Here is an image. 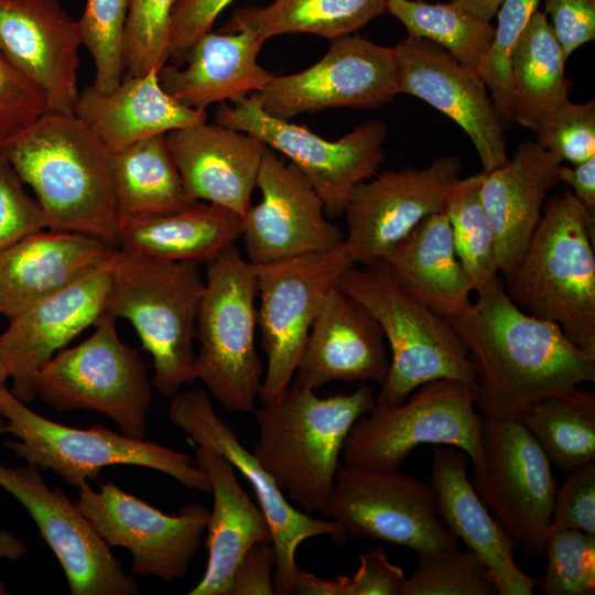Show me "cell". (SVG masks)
I'll use <instances>...</instances> for the list:
<instances>
[{
  "label": "cell",
  "mask_w": 595,
  "mask_h": 595,
  "mask_svg": "<svg viewBox=\"0 0 595 595\" xmlns=\"http://www.w3.org/2000/svg\"><path fill=\"white\" fill-rule=\"evenodd\" d=\"M476 293L475 303L446 320L474 366L484 420L520 419L536 402L595 381V358L558 323L518 307L501 278Z\"/></svg>",
  "instance_id": "6da1fadb"
},
{
  "label": "cell",
  "mask_w": 595,
  "mask_h": 595,
  "mask_svg": "<svg viewBox=\"0 0 595 595\" xmlns=\"http://www.w3.org/2000/svg\"><path fill=\"white\" fill-rule=\"evenodd\" d=\"M1 147L21 181L32 187L47 228L118 247L111 153L84 121L74 113L47 111Z\"/></svg>",
  "instance_id": "7a4b0ae2"
},
{
  "label": "cell",
  "mask_w": 595,
  "mask_h": 595,
  "mask_svg": "<svg viewBox=\"0 0 595 595\" xmlns=\"http://www.w3.org/2000/svg\"><path fill=\"white\" fill-rule=\"evenodd\" d=\"M375 405L374 390L366 383L350 393L327 397L289 387L274 400L252 409L259 425L252 453L305 513L323 512L348 431Z\"/></svg>",
  "instance_id": "3957f363"
},
{
  "label": "cell",
  "mask_w": 595,
  "mask_h": 595,
  "mask_svg": "<svg viewBox=\"0 0 595 595\" xmlns=\"http://www.w3.org/2000/svg\"><path fill=\"white\" fill-rule=\"evenodd\" d=\"M595 213L565 190L543 206L541 219L502 284L522 311L560 325L595 358Z\"/></svg>",
  "instance_id": "277c9868"
},
{
  "label": "cell",
  "mask_w": 595,
  "mask_h": 595,
  "mask_svg": "<svg viewBox=\"0 0 595 595\" xmlns=\"http://www.w3.org/2000/svg\"><path fill=\"white\" fill-rule=\"evenodd\" d=\"M198 263L118 249L106 312L128 320L152 357L156 391L173 398L196 379V317L204 291Z\"/></svg>",
  "instance_id": "5b68a950"
},
{
  "label": "cell",
  "mask_w": 595,
  "mask_h": 595,
  "mask_svg": "<svg viewBox=\"0 0 595 595\" xmlns=\"http://www.w3.org/2000/svg\"><path fill=\"white\" fill-rule=\"evenodd\" d=\"M336 286L374 315L388 344L390 364L376 404L398 405L439 379L477 385L467 349L452 325L404 292L382 261L347 269Z\"/></svg>",
  "instance_id": "8992f818"
},
{
  "label": "cell",
  "mask_w": 595,
  "mask_h": 595,
  "mask_svg": "<svg viewBox=\"0 0 595 595\" xmlns=\"http://www.w3.org/2000/svg\"><path fill=\"white\" fill-rule=\"evenodd\" d=\"M0 416L13 440L6 447L41 470H53L63 482L79 488L113 465H132L164 473L190 489L210 493L207 475L190 455L145 439H134L96 423L76 429L31 410L3 385Z\"/></svg>",
  "instance_id": "52a82bcc"
},
{
  "label": "cell",
  "mask_w": 595,
  "mask_h": 595,
  "mask_svg": "<svg viewBox=\"0 0 595 595\" xmlns=\"http://www.w3.org/2000/svg\"><path fill=\"white\" fill-rule=\"evenodd\" d=\"M257 277L236 244L206 263L196 335V376L227 410L255 408L262 364L255 346Z\"/></svg>",
  "instance_id": "ba28073f"
},
{
  "label": "cell",
  "mask_w": 595,
  "mask_h": 595,
  "mask_svg": "<svg viewBox=\"0 0 595 595\" xmlns=\"http://www.w3.org/2000/svg\"><path fill=\"white\" fill-rule=\"evenodd\" d=\"M478 387L455 379H439L415 389L398 405H378L359 416L345 439V465L399 470L421 444L454 446L483 466L485 420L476 411Z\"/></svg>",
  "instance_id": "9c48e42d"
},
{
  "label": "cell",
  "mask_w": 595,
  "mask_h": 595,
  "mask_svg": "<svg viewBox=\"0 0 595 595\" xmlns=\"http://www.w3.org/2000/svg\"><path fill=\"white\" fill-rule=\"evenodd\" d=\"M116 321L105 312L88 338L48 359L36 374L35 394L58 411L100 412L121 433L145 439L152 383L139 351L119 338Z\"/></svg>",
  "instance_id": "30bf717a"
},
{
  "label": "cell",
  "mask_w": 595,
  "mask_h": 595,
  "mask_svg": "<svg viewBox=\"0 0 595 595\" xmlns=\"http://www.w3.org/2000/svg\"><path fill=\"white\" fill-rule=\"evenodd\" d=\"M217 125L247 132L285 155L310 181L321 197L326 216L344 214L354 188L370 178L386 159L388 130L382 120L370 119L336 141L326 140L289 120L268 115L257 93L228 105L221 102Z\"/></svg>",
  "instance_id": "8fae6325"
},
{
  "label": "cell",
  "mask_w": 595,
  "mask_h": 595,
  "mask_svg": "<svg viewBox=\"0 0 595 595\" xmlns=\"http://www.w3.org/2000/svg\"><path fill=\"white\" fill-rule=\"evenodd\" d=\"M322 513L338 526L343 544L348 538L379 540L419 556L457 547V538L440 517L431 485L399 470L339 464Z\"/></svg>",
  "instance_id": "7c38bea8"
},
{
  "label": "cell",
  "mask_w": 595,
  "mask_h": 595,
  "mask_svg": "<svg viewBox=\"0 0 595 595\" xmlns=\"http://www.w3.org/2000/svg\"><path fill=\"white\" fill-rule=\"evenodd\" d=\"M483 453L475 490L513 547L543 556L558 487L548 456L519 418L485 420Z\"/></svg>",
  "instance_id": "4fadbf2b"
},
{
  "label": "cell",
  "mask_w": 595,
  "mask_h": 595,
  "mask_svg": "<svg viewBox=\"0 0 595 595\" xmlns=\"http://www.w3.org/2000/svg\"><path fill=\"white\" fill-rule=\"evenodd\" d=\"M354 267L343 244L262 264H253L260 305L257 309L267 369L259 398L270 402L292 381L326 292Z\"/></svg>",
  "instance_id": "5bb4252c"
},
{
  "label": "cell",
  "mask_w": 595,
  "mask_h": 595,
  "mask_svg": "<svg viewBox=\"0 0 595 595\" xmlns=\"http://www.w3.org/2000/svg\"><path fill=\"white\" fill-rule=\"evenodd\" d=\"M75 501L100 538L110 547L127 549L133 574L174 582L186 575L197 554L209 510L196 502L166 515L134 497L113 482L94 490L88 483L78 488Z\"/></svg>",
  "instance_id": "9a60e30c"
},
{
  "label": "cell",
  "mask_w": 595,
  "mask_h": 595,
  "mask_svg": "<svg viewBox=\"0 0 595 595\" xmlns=\"http://www.w3.org/2000/svg\"><path fill=\"white\" fill-rule=\"evenodd\" d=\"M6 423L0 416V435ZM0 487L26 510L58 560L72 595H137L140 587L110 547L60 488L51 489L34 464H0Z\"/></svg>",
  "instance_id": "2e32d148"
},
{
  "label": "cell",
  "mask_w": 595,
  "mask_h": 595,
  "mask_svg": "<svg viewBox=\"0 0 595 595\" xmlns=\"http://www.w3.org/2000/svg\"><path fill=\"white\" fill-rule=\"evenodd\" d=\"M167 416L191 442L223 455L252 486L259 507L270 524L277 552L274 594H293L299 571L295 553L304 540L328 534L335 544L343 545L339 528L334 521L312 518L291 506L253 453L217 415L206 390L195 388L176 393L170 403Z\"/></svg>",
  "instance_id": "e0dca14e"
},
{
  "label": "cell",
  "mask_w": 595,
  "mask_h": 595,
  "mask_svg": "<svg viewBox=\"0 0 595 595\" xmlns=\"http://www.w3.org/2000/svg\"><path fill=\"white\" fill-rule=\"evenodd\" d=\"M461 171L458 156L448 154L423 169L388 170L360 182L343 214L347 225L343 247L351 264L381 260L423 218L443 212Z\"/></svg>",
  "instance_id": "ac0fdd59"
},
{
  "label": "cell",
  "mask_w": 595,
  "mask_h": 595,
  "mask_svg": "<svg viewBox=\"0 0 595 595\" xmlns=\"http://www.w3.org/2000/svg\"><path fill=\"white\" fill-rule=\"evenodd\" d=\"M331 42L316 64L295 74L274 75L257 93L263 111L289 120L326 108H376L398 95L392 47L351 35Z\"/></svg>",
  "instance_id": "d6986e66"
},
{
  "label": "cell",
  "mask_w": 595,
  "mask_h": 595,
  "mask_svg": "<svg viewBox=\"0 0 595 595\" xmlns=\"http://www.w3.org/2000/svg\"><path fill=\"white\" fill-rule=\"evenodd\" d=\"M256 186L261 199L241 217L240 235L251 264L331 250L343 244L342 229L327 219L307 177L269 147L263 151Z\"/></svg>",
  "instance_id": "ffe728a7"
},
{
  "label": "cell",
  "mask_w": 595,
  "mask_h": 595,
  "mask_svg": "<svg viewBox=\"0 0 595 595\" xmlns=\"http://www.w3.org/2000/svg\"><path fill=\"white\" fill-rule=\"evenodd\" d=\"M398 94L422 99L472 140L488 173L508 160L502 120L478 73L440 45L407 35L392 47Z\"/></svg>",
  "instance_id": "44dd1931"
},
{
  "label": "cell",
  "mask_w": 595,
  "mask_h": 595,
  "mask_svg": "<svg viewBox=\"0 0 595 595\" xmlns=\"http://www.w3.org/2000/svg\"><path fill=\"white\" fill-rule=\"evenodd\" d=\"M78 20L58 0H0V51L44 94L48 112L74 113Z\"/></svg>",
  "instance_id": "7402d4cb"
},
{
  "label": "cell",
  "mask_w": 595,
  "mask_h": 595,
  "mask_svg": "<svg viewBox=\"0 0 595 595\" xmlns=\"http://www.w3.org/2000/svg\"><path fill=\"white\" fill-rule=\"evenodd\" d=\"M110 263L9 318L1 347L9 389L22 402L36 398L40 368L106 312Z\"/></svg>",
  "instance_id": "603a6c76"
},
{
  "label": "cell",
  "mask_w": 595,
  "mask_h": 595,
  "mask_svg": "<svg viewBox=\"0 0 595 595\" xmlns=\"http://www.w3.org/2000/svg\"><path fill=\"white\" fill-rule=\"evenodd\" d=\"M390 364L374 315L336 285L324 295L291 388L317 391L333 381H385Z\"/></svg>",
  "instance_id": "cb8c5ba5"
},
{
  "label": "cell",
  "mask_w": 595,
  "mask_h": 595,
  "mask_svg": "<svg viewBox=\"0 0 595 595\" xmlns=\"http://www.w3.org/2000/svg\"><path fill=\"white\" fill-rule=\"evenodd\" d=\"M118 247L84 234L35 230L0 250V314L13 317L107 266Z\"/></svg>",
  "instance_id": "d4e9b609"
},
{
  "label": "cell",
  "mask_w": 595,
  "mask_h": 595,
  "mask_svg": "<svg viewBox=\"0 0 595 595\" xmlns=\"http://www.w3.org/2000/svg\"><path fill=\"white\" fill-rule=\"evenodd\" d=\"M165 137L190 199L207 201L242 217L251 206L267 145L247 132L206 121Z\"/></svg>",
  "instance_id": "484cf974"
},
{
  "label": "cell",
  "mask_w": 595,
  "mask_h": 595,
  "mask_svg": "<svg viewBox=\"0 0 595 595\" xmlns=\"http://www.w3.org/2000/svg\"><path fill=\"white\" fill-rule=\"evenodd\" d=\"M469 462L468 455L454 446L442 445L433 452L430 485L440 517L485 564L498 595H531L538 580L517 564L513 544L467 477Z\"/></svg>",
  "instance_id": "4316f807"
},
{
  "label": "cell",
  "mask_w": 595,
  "mask_h": 595,
  "mask_svg": "<svg viewBox=\"0 0 595 595\" xmlns=\"http://www.w3.org/2000/svg\"><path fill=\"white\" fill-rule=\"evenodd\" d=\"M561 162L533 141L518 144L512 159L484 173L482 202L495 241L498 272L510 274L541 219L549 190L559 184Z\"/></svg>",
  "instance_id": "83f0119b"
},
{
  "label": "cell",
  "mask_w": 595,
  "mask_h": 595,
  "mask_svg": "<svg viewBox=\"0 0 595 595\" xmlns=\"http://www.w3.org/2000/svg\"><path fill=\"white\" fill-rule=\"evenodd\" d=\"M264 41L250 32L203 35L188 52L183 66L164 65L160 85L180 104L205 110L215 102H237L259 93L274 74L257 56Z\"/></svg>",
  "instance_id": "f1b7e54d"
},
{
  "label": "cell",
  "mask_w": 595,
  "mask_h": 595,
  "mask_svg": "<svg viewBox=\"0 0 595 595\" xmlns=\"http://www.w3.org/2000/svg\"><path fill=\"white\" fill-rule=\"evenodd\" d=\"M74 115L117 153L149 137L205 122V110L186 107L163 90L159 71L127 75L110 91L93 84L79 91Z\"/></svg>",
  "instance_id": "f546056e"
},
{
  "label": "cell",
  "mask_w": 595,
  "mask_h": 595,
  "mask_svg": "<svg viewBox=\"0 0 595 595\" xmlns=\"http://www.w3.org/2000/svg\"><path fill=\"white\" fill-rule=\"evenodd\" d=\"M195 459L207 475L213 509L206 524L208 560L188 595H229L235 567L258 542L272 541L266 515L239 485L234 466L219 453L196 445Z\"/></svg>",
  "instance_id": "4dcf8cb0"
},
{
  "label": "cell",
  "mask_w": 595,
  "mask_h": 595,
  "mask_svg": "<svg viewBox=\"0 0 595 595\" xmlns=\"http://www.w3.org/2000/svg\"><path fill=\"white\" fill-rule=\"evenodd\" d=\"M380 261L404 292L444 318L472 303L473 283L455 253L444 212L423 218Z\"/></svg>",
  "instance_id": "1f68e13d"
},
{
  "label": "cell",
  "mask_w": 595,
  "mask_h": 595,
  "mask_svg": "<svg viewBox=\"0 0 595 595\" xmlns=\"http://www.w3.org/2000/svg\"><path fill=\"white\" fill-rule=\"evenodd\" d=\"M240 235V215L220 205L195 202L174 214L121 221L118 247L206 264L235 245Z\"/></svg>",
  "instance_id": "d6a6232c"
},
{
  "label": "cell",
  "mask_w": 595,
  "mask_h": 595,
  "mask_svg": "<svg viewBox=\"0 0 595 595\" xmlns=\"http://www.w3.org/2000/svg\"><path fill=\"white\" fill-rule=\"evenodd\" d=\"M565 56L547 15L536 11L511 56V120L537 131L569 100Z\"/></svg>",
  "instance_id": "836d02e7"
},
{
  "label": "cell",
  "mask_w": 595,
  "mask_h": 595,
  "mask_svg": "<svg viewBox=\"0 0 595 595\" xmlns=\"http://www.w3.org/2000/svg\"><path fill=\"white\" fill-rule=\"evenodd\" d=\"M165 134L111 153L119 224L174 214L195 203L186 194Z\"/></svg>",
  "instance_id": "e575fe53"
},
{
  "label": "cell",
  "mask_w": 595,
  "mask_h": 595,
  "mask_svg": "<svg viewBox=\"0 0 595 595\" xmlns=\"http://www.w3.org/2000/svg\"><path fill=\"white\" fill-rule=\"evenodd\" d=\"M388 0H274L234 11L224 33L250 32L264 42L275 35L311 33L329 41L350 35L386 12Z\"/></svg>",
  "instance_id": "d590c367"
},
{
  "label": "cell",
  "mask_w": 595,
  "mask_h": 595,
  "mask_svg": "<svg viewBox=\"0 0 595 595\" xmlns=\"http://www.w3.org/2000/svg\"><path fill=\"white\" fill-rule=\"evenodd\" d=\"M561 470L595 461V392L577 387L544 398L520 418Z\"/></svg>",
  "instance_id": "8d00e7d4"
},
{
  "label": "cell",
  "mask_w": 595,
  "mask_h": 595,
  "mask_svg": "<svg viewBox=\"0 0 595 595\" xmlns=\"http://www.w3.org/2000/svg\"><path fill=\"white\" fill-rule=\"evenodd\" d=\"M386 12L404 25L409 36L440 45L458 62L475 71L495 34L490 21H484L451 2L388 0Z\"/></svg>",
  "instance_id": "74e56055"
},
{
  "label": "cell",
  "mask_w": 595,
  "mask_h": 595,
  "mask_svg": "<svg viewBox=\"0 0 595 595\" xmlns=\"http://www.w3.org/2000/svg\"><path fill=\"white\" fill-rule=\"evenodd\" d=\"M483 180L484 172L457 180L443 208L452 229L455 253L475 292L500 278L494 235L482 202Z\"/></svg>",
  "instance_id": "f35d334b"
},
{
  "label": "cell",
  "mask_w": 595,
  "mask_h": 595,
  "mask_svg": "<svg viewBox=\"0 0 595 595\" xmlns=\"http://www.w3.org/2000/svg\"><path fill=\"white\" fill-rule=\"evenodd\" d=\"M544 554L548 566L538 584L547 595L595 593V536L551 521Z\"/></svg>",
  "instance_id": "ab89813d"
},
{
  "label": "cell",
  "mask_w": 595,
  "mask_h": 595,
  "mask_svg": "<svg viewBox=\"0 0 595 595\" xmlns=\"http://www.w3.org/2000/svg\"><path fill=\"white\" fill-rule=\"evenodd\" d=\"M498 595L480 559L470 550L456 548L419 556V565L407 577L400 595Z\"/></svg>",
  "instance_id": "60d3db41"
},
{
  "label": "cell",
  "mask_w": 595,
  "mask_h": 595,
  "mask_svg": "<svg viewBox=\"0 0 595 595\" xmlns=\"http://www.w3.org/2000/svg\"><path fill=\"white\" fill-rule=\"evenodd\" d=\"M130 0H86L78 20L83 45L89 51L96 75L94 86L110 91L125 72L123 29Z\"/></svg>",
  "instance_id": "b9f144b4"
},
{
  "label": "cell",
  "mask_w": 595,
  "mask_h": 595,
  "mask_svg": "<svg viewBox=\"0 0 595 595\" xmlns=\"http://www.w3.org/2000/svg\"><path fill=\"white\" fill-rule=\"evenodd\" d=\"M539 2L540 0H504L496 13L497 25L493 42L476 68L490 90L493 104L502 121H512L511 56Z\"/></svg>",
  "instance_id": "7bdbcfd3"
},
{
  "label": "cell",
  "mask_w": 595,
  "mask_h": 595,
  "mask_svg": "<svg viewBox=\"0 0 595 595\" xmlns=\"http://www.w3.org/2000/svg\"><path fill=\"white\" fill-rule=\"evenodd\" d=\"M175 0H130L123 29L127 75L160 71L169 61V37Z\"/></svg>",
  "instance_id": "ee69618b"
},
{
  "label": "cell",
  "mask_w": 595,
  "mask_h": 595,
  "mask_svg": "<svg viewBox=\"0 0 595 595\" xmlns=\"http://www.w3.org/2000/svg\"><path fill=\"white\" fill-rule=\"evenodd\" d=\"M353 576L321 578L299 569L293 594L298 595H400L407 578L381 548H369L358 555Z\"/></svg>",
  "instance_id": "f6af8a7d"
},
{
  "label": "cell",
  "mask_w": 595,
  "mask_h": 595,
  "mask_svg": "<svg viewBox=\"0 0 595 595\" xmlns=\"http://www.w3.org/2000/svg\"><path fill=\"white\" fill-rule=\"evenodd\" d=\"M537 143L561 163L573 165L595 156V101H565L539 127Z\"/></svg>",
  "instance_id": "bcb514c9"
},
{
  "label": "cell",
  "mask_w": 595,
  "mask_h": 595,
  "mask_svg": "<svg viewBox=\"0 0 595 595\" xmlns=\"http://www.w3.org/2000/svg\"><path fill=\"white\" fill-rule=\"evenodd\" d=\"M47 112L43 91L0 51V145Z\"/></svg>",
  "instance_id": "7dc6e473"
},
{
  "label": "cell",
  "mask_w": 595,
  "mask_h": 595,
  "mask_svg": "<svg viewBox=\"0 0 595 595\" xmlns=\"http://www.w3.org/2000/svg\"><path fill=\"white\" fill-rule=\"evenodd\" d=\"M46 227L40 204L25 192L23 182L0 145V250Z\"/></svg>",
  "instance_id": "c3c4849f"
},
{
  "label": "cell",
  "mask_w": 595,
  "mask_h": 595,
  "mask_svg": "<svg viewBox=\"0 0 595 595\" xmlns=\"http://www.w3.org/2000/svg\"><path fill=\"white\" fill-rule=\"evenodd\" d=\"M552 522L595 536V461L565 470L556 487Z\"/></svg>",
  "instance_id": "681fc988"
},
{
  "label": "cell",
  "mask_w": 595,
  "mask_h": 595,
  "mask_svg": "<svg viewBox=\"0 0 595 595\" xmlns=\"http://www.w3.org/2000/svg\"><path fill=\"white\" fill-rule=\"evenodd\" d=\"M234 0H175L170 25L169 61L183 66L193 45Z\"/></svg>",
  "instance_id": "f907efd6"
},
{
  "label": "cell",
  "mask_w": 595,
  "mask_h": 595,
  "mask_svg": "<svg viewBox=\"0 0 595 595\" xmlns=\"http://www.w3.org/2000/svg\"><path fill=\"white\" fill-rule=\"evenodd\" d=\"M544 10L566 60L595 40V0H544Z\"/></svg>",
  "instance_id": "816d5d0a"
},
{
  "label": "cell",
  "mask_w": 595,
  "mask_h": 595,
  "mask_svg": "<svg viewBox=\"0 0 595 595\" xmlns=\"http://www.w3.org/2000/svg\"><path fill=\"white\" fill-rule=\"evenodd\" d=\"M275 564L273 542L255 543L234 570L229 595H273Z\"/></svg>",
  "instance_id": "f5cc1de1"
},
{
  "label": "cell",
  "mask_w": 595,
  "mask_h": 595,
  "mask_svg": "<svg viewBox=\"0 0 595 595\" xmlns=\"http://www.w3.org/2000/svg\"><path fill=\"white\" fill-rule=\"evenodd\" d=\"M558 175L559 181L572 190L576 199L589 212L595 213V156L573 166L561 163Z\"/></svg>",
  "instance_id": "db71d44e"
},
{
  "label": "cell",
  "mask_w": 595,
  "mask_h": 595,
  "mask_svg": "<svg viewBox=\"0 0 595 595\" xmlns=\"http://www.w3.org/2000/svg\"><path fill=\"white\" fill-rule=\"evenodd\" d=\"M28 554V548L23 539L13 531L0 528V560L17 561ZM9 591L0 581V595H8Z\"/></svg>",
  "instance_id": "11a10c76"
},
{
  "label": "cell",
  "mask_w": 595,
  "mask_h": 595,
  "mask_svg": "<svg viewBox=\"0 0 595 595\" xmlns=\"http://www.w3.org/2000/svg\"><path fill=\"white\" fill-rule=\"evenodd\" d=\"M450 2L484 21H490L504 0H450Z\"/></svg>",
  "instance_id": "9f6ffc18"
},
{
  "label": "cell",
  "mask_w": 595,
  "mask_h": 595,
  "mask_svg": "<svg viewBox=\"0 0 595 595\" xmlns=\"http://www.w3.org/2000/svg\"><path fill=\"white\" fill-rule=\"evenodd\" d=\"M7 379H9V374H8L6 363H4L2 347H1V339H0V387L6 385Z\"/></svg>",
  "instance_id": "6f0895ef"
}]
</instances>
